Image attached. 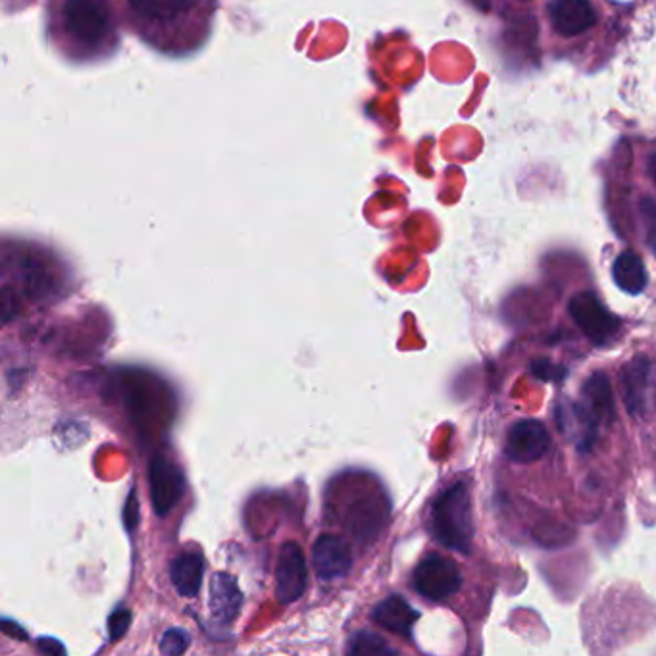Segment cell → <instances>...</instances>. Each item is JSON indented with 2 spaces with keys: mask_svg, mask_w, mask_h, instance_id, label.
Instances as JSON below:
<instances>
[{
  "mask_svg": "<svg viewBox=\"0 0 656 656\" xmlns=\"http://www.w3.org/2000/svg\"><path fill=\"white\" fill-rule=\"evenodd\" d=\"M130 22L162 53H185L203 43L210 28V0H128Z\"/></svg>",
  "mask_w": 656,
  "mask_h": 656,
  "instance_id": "obj_1",
  "label": "cell"
},
{
  "mask_svg": "<svg viewBox=\"0 0 656 656\" xmlns=\"http://www.w3.org/2000/svg\"><path fill=\"white\" fill-rule=\"evenodd\" d=\"M560 431L573 434L580 452H589L595 447L599 429L611 426L616 418V403L612 393L611 380L603 372L589 375L581 387L580 401L558 406Z\"/></svg>",
  "mask_w": 656,
  "mask_h": 656,
  "instance_id": "obj_2",
  "label": "cell"
},
{
  "mask_svg": "<svg viewBox=\"0 0 656 656\" xmlns=\"http://www.w3.org/2000/svg\"><path fill=\"white\" fill-rule=\"evenodd\" d=\"M62 31L87 56L105 53L116 43V22L108 0H66Z\"/></svg>",
  "mask_w": 656,
  "mask_h": 656,
  "instance_id": "obj_3",
  "label": "cell"
},
{
  "mask_svg": "<svg viewBox=\"0 0 656 656\" xmlns=\"http://www.w3.org/2000/svg\"><path fill=\"white\" fill-rule=\"evenodd\" d=\"M431 534L447 549L464 555L472 549V493L466 481H458L437 496L431 506Z\"/></svg>",
  "mask_w": 656,
  "mask_h": 656,
  "instance_id": "obj_4",
  "label": "cell"
},
{
  "mask_svg": "<svg viewBox=\"0 0 656 656\" xmlns=\"http://www.w3.org/2000/svg\"><path fill=\"white\" fill-rule=\"evenodd\" d=\"M568 310L573 324L581 329V334L597 347L611 345L619 337L622 321L601 303V298L597 297L595 293L591 291L578 293L570 300Z\"/></svg>",
  "mask_w": 656,
  "mask_h": 656,
  "instance_id": "obj_5",
  "label": "cell"
},
{
  "mask_svg": "<svg viewBox=\"0 0 656 656\" xmlns=\"http://www.w3.org/2000/svg\"><path fill=\"white\" fill-rule=\"evenodd\" d=\"M414 589L428 601H445L462 588V572L450 558L428 555L413 573Z\"/></svg>",
  "mask_w": 656,
  "mask_h": 656,
  "instance_id": "obj_6",
  "label": "cell"
},
{
  "mask_svg": "<svg viewBox=\"0 0 656 656\" xmlns=\"http://www.w3.org/2000/svg\"><path fill=\"white\" fill-rule=\"evenodd\" d=\"M275 595L282 604H291L305 595L308 588V565L297 543H285L277 555Z\"/></svg>",
  "mask_w": 656,
  "mask_h": 656,
  "instance_id": "obj_7",
  "label": "cell"
},
{
  "mask_svg": "<svg viewBox=\"0 0 656 656\" xmlns=\"http://www.w3.org/2000/svg\"><path fill=\"white\" fill-rule=\"evenodd\" d=\"M149 488H151L154 512L158 516H166L176 509V504L184 496V472L168 458H153V462L149 466Z\"/></svg>",
  "mask_w": 656,
  "mask_h": 656,
  "instance_id": "obj_8",
  "label": "cell"
},
{
  "mask_svg": "<svg viewBox=\"0 0 656 656\" xmlns=\"http://www.w3.org/2000/svg\"><path fill=\"white\" fill-rule=\"evenodd\" d=\"M550 449L549 429L537 420H520L512 426L506 442H504V455L512 462L529 464Z\"/></svg>",
  "mask_w": 656,
  "mask_h": 656,
  "instance_id": "obj_9",
  "label": "cell"
},
{
  "mask_svg": "<svg viewBox=\"0 0 656 656\" xmlns=\"http://www.w3.org/2000/svg\"><path fill=\"white\" fill-rule=\"evenodd\" d=\"M314 572L321 581L341 580L352 568L351 545L339 535L324 534L313 547Z\"/></svg>",
  "mask_w": 656,
  "mask_h": 656,
  "instance_id": "obj_10",
  "label": "cell"
},
{
  "mask_svg": "<svg viewBox=\"0 0 656 656\" xmlns=\"http://www.w3.org/2000/svg\"><path fill=\"white\" fill-rule=\"evenodd\" d=\"M553 28L562 37H576L597 23V12L589 0H553L549 4Z\"/></svg>",
  "mask_w": 656,
  "mask_h": 656,
  "instance_id": "obj_11",
  "label": "cell"
},
{
  "mask_svg": "<svg viewBox=\"0 0 656 656\" xmlns=\"http://www.w3.org/2000/svg\"><path fill=\"white\" fill-rule=\"evenodd\" d=\"M653 362L647 354H639L630 360L622 370V391L624 405L632 416H643L647 411V390Z\"/></svg>",
  "mask_w": 656,
  "mask_h": 656,
  "instance_id": "obj_12",
  "label": "cell"
},
{
  "mask_svg": "<svg viewBox=\"0 0 656 656\" xmlns=\"http://www.w3.org/2000/svg\"><path fill=\"white\" fill-rule=\"evenodd\" d=\"M210 614L220 624H231L243 606V593L231 573L218 572L210 583Z\"/></svg>",
  "mask_w": 656,
  "mask_h": 656,
  "instance_id": "obj_13",
  "label": "cell"
},
{
  "mask_svg": "<svg viewBox=\"0 0 656 656\" xmlns=\"http://www.w3.org/2000/svg\"><path fill=\"white\" fill-rule=\"evenodd\" d=\"M420 614L401 595H391L375 606L372 620L391 634L413 637V627Z\"/></svg>",
  "mask_w": 656,
  "mask_h": 656,
  "instance_id": "obj_14",
  "label": "cell"
},
{
  "mask_svg": "<svg viewBox=\"0 0 656 656\" xmlns=\"http://www.w3.org/2000/svg\"><path fill=\"white\" fill-rule=\"evenodd\" d=\"M170 578L179 595L195 599L199 595L203 578H205V558L200 553H182L172 562Z\"/></svg>",
  "mask_w": 656,
  "mask_h": 656,
  "instance_id": "obj_15",
  "label": "cell"
},
{
  "mask_svg": "<svg viewBox=\"0 0 656 656\" xmlns=\"http://www.w3.org/2000/svg\"><path fill=\"white\" fill-rule=\"evenodd\" d=\"M612 280L627 295H639L647 287L649 275L637 252L624 251L612 264Z\"/></svg>",
  "mask_w": 656,
  "mask_h": 656,
  "instance_id": "obj_16",
  "label": "cell"
},
{
  "mask_svg": "<svg viewBox=\"0 0 656 656\" xmlns=\"http://www.w3.org/2000/svg\"><path fill=\"white\" fill-rule=\"evenodd\" d=\"M397 650L391 649L380 635L370 632H359L351 637L349 655H395Z\"/></svg>",
  "mask_w": 656,
  "mask_h": 656,
  "instance_id": "obj_17",
  "label": "cell"
},
{
  "mask_svg": "<svg viewBox=\"0 0 656 656\" xmlns=\"http://www.w3.org/2000/svg\"><path fill=\"white\" fill-rule=\"evenodd\" d=\"M529 372L542 382L560 383L565 382L568 368L565 364H555L549 359H535L529 362Z\"/></svg>",
  "mask_w": 656,
  "mask_h": 656,
  "instance_id": "obj_18",
  "label": "cell"
},
{
  "mask_svg": "<svg viewBox=\"0 0 656 656\" xmlns=\"http://www.w3.org/2000/svg\"><path fill=\"white\" fill-rule=\"evenodd\" d=\"M189 643H192V637L185 630L172 627L162 635L161 653L168 656L184 655L185 650L189 649Z\"/></svg>",
  "mask_w": 656,
  "mask_h": 656,
  "instance_id": "obj_19",
  "label": "cell"
},
{
  "mask_svg": "<svg viewBox=\"0 0 656 656\" xmlns=\"http://www.w3.org/2000/svg\"><path fill=\"white\" fill-rule=\"evenodd\" d=\"M131 624V612L128 609H116L112 616L108 619V632H110V642H118L122 635H125Z\"/></svg>",
  "mask_w": 656,
  "mask_h": 656,
  "instance_id": "obj_20",
  "label": "cell"
},
{
  "mask_svg": "<svg viewBox=\"0 0 656 656\" xmlns=\"http://www.w3.org/2000/svg\"><path fill=\"white\" fill-rule=\"evenodd\" d=\"M643 216L649 231V243L653 251H656V205L650 199L643 200Z\"/></svg>",
  "mask_w": 656,
  "mask_h": 656,
  "instance_id": "obj_21",
  "label": "cell"
},
{
  "mask_svg": "<svg viewBox=\"0 0 656 656\" xmlns=\"http://www.w3.org/2000/svg\"><path fill=\"white\" fill-rule=\"evenodd\" d=\"M138 503H135V493L131 491L130 501H128V506H125V512H123V520H125V526L130 532H133V527H135V522H138Z\"/></svg>",
  "mask_w": 656,
  "mask_h": 656,
  "instance_id": "obj_22",
  "label": "cell"
},
{
  "mask_svg": "<svg viewBox=\"0 0 656 656\" xmlns=\"http://www.w3.org/2000/svg\"><path fill=\"white\" fill-rule=\"evenodd\" d=\"M37 649L45 653V655H64L66 653V649L62 647V643L56 642V639H39Z\"/></svg>",
  "mask_w": 656,
  "mask_h": 656,
  "instance_id": "obj_23",
  "label": "cell"
},
{
  "mask_svg": "<svg viewBox=\"0 0 656 656\" xmlns=\"http://www.w3.org/2000/svg\"><path fill=\"white\" fill-rule=\"evenodd\" d=\"M649 172H650V177H653V182H655V184H656V153L653 154V156H650Z\"/></svg>",
  "mask_w": 656,
  "mask_h": 656,
  "instance_id": "obj_24",
  "label": "cell"
},
{
  "mask_svg": "<svg viewBox=\"0 0 656 656\" xmlns=\"http://www.w3.org/2000/svg\"><path fill=\"white\" fill-rule=\"evenodd\" d=\"M478 4H481L483 8H489V0H475Z\"/></svg>",
  "mask_w": 656,
  "mask_h": 656,
  "instance_id": "obj_25",
  "label": "cell"
}]
</instances>
